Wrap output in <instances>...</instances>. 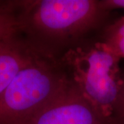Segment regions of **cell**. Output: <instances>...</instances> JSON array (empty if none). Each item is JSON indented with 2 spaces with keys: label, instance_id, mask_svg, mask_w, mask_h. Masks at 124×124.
Here are the masks:
<instances>
[{
  "label": "cell",
  "instance_id": "1",
  "mask_svg": "<svg viewBox=\"0 0 124 124\" xmlns=\"http://www.w3.org/2000/svg\"><path fill=\"white\" fill-rule=\"evenodd\" d=\"M16 6L20 32L29 47L54 61L98 35L110 14L99 0H24Z\"/></svg>",
  "mask_w": 124,
  "mask_h": 124
},
{
  "label": "cell",
  "instance_id": "2",
  "mask_svg": "<svg viewBox=\"0 0 124 124\" xmlns=\"http://www.w3.org/2000/svg\"><path fill=\"white\" fill-rule=\"evenodd\" d=\"M120 61L98 35L70 49L59 60L70 81L110 123L122 84Z\"/></svg>",
  "mask_w": 124,
  "mask_h": 124
},
{
  "label": "cell",
  "instance_id": "3",
  "mask_svg": "<svg viewBox=\"0 0 124 124\" xmlns=\"http://www.w3.org/2000/svg\"><path fill=\"white\" fill-rule=\"evenodd\" d=\"M70 84L59 61L37 57L0 95V124H23Z\"/></svg>",
  "mask_w": 124,
  "mask_h": 124
},
{
  "label": "cell",
  "instance_id": "4",
  "mask_svg": "<svg viewBox=\"0 0 124 124\" xmlns=\"http://www.w3.org/2000/svg\"><path fill=\"white\" fill-rule=\"evenodd\" d=\"M71 83V82H70ZM23 124H110L71 83Z\"/></svg>",
  "mask_w": 124,
  "mask_h": 124
},
{
  "label": "cell",
  "instance_id": "5",
  "mask_svg": "<svg viewBox=\"0 0 124 124\" xmlns=\"http://www.w3.org/2000/svg\"><path fill=\"white\" fill-rule=\"evenodd\" d=\"M38 56L22 35L0 42V95L18 72Z\"/></svg>",
  "mask_w": 124,
  "mask_h": 124
},
{
  "label": "cell",
  "instance_id": "6",
  "mask_svg": "<svg viewBox=\"0 0 124 124\" xmlns=\"http://www.w3.org/2000/svg\"><path fill=\"white\" fill-rule=\"evenodd\" d=\"M98 37L118 57L124 59V15L108 23Z\"/></svg>",
  "mask_w": 124,
  "mask_h": 124
},
{
  "label": "cell",
  "instance_id": "7",
  "mask_svg": "<svg viewBox=\"0 0 124 124\" xmlns=\"http://www.w3.org/2000/svg\"><path fill=\"white\" fill-rule=\"evenodd\" d=\"M22 35L15 1H4L0 6V42Z\"/></svg>",
  "mask_w": 124,
  "mask_h": 124
},
{
  "label": "cell",
  "instance_id": "8",
  "mask_svg": "<svg viewBox=\"0 0 124 124\" xmlns=\"http://www.w3.org/2000/svg\"><path fill=\"white\" fill-rule=\"evenodd\" d=\"M110 124H124V72H122V84L119 94L111 115Z\"/></svg>",
  "mask_w": 124,
  "mask_h": 124
},
{
  "label": "cell",
  "instance_id": "9",
  "mask_svg": "<svg viewBox=\"0 0 124 124\" xmlns=\"http://www.w3.org/2000/svg\"><path fill=\"white\" fill-rule=\"evenodd\" d=\"M102 8L111 13L115 10H124V0H99Z\"/></svg>",
  "mask_w": 124,
  "mask_h": 124
},
{
  "label": "cell",
  "instance_id": "10",
  "mask_svg": "<svg viewBox=\"0 0 124 124\" xmlns=\"http://www.w3.org/2000/svg\"><path fill=\"white\" fill-rule=\"evenodd\" d=\"M3 2H4V1H0V6H1V5H2V4H3Z\"/></svg>",
  "mask_w": 124,
  "mask_h": 124
}]
</instances>
